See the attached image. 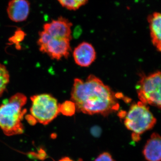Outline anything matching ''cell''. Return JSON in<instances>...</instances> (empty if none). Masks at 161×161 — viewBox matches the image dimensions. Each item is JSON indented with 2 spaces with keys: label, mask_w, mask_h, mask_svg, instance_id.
<instances>
[{
  "label": "cell",
  "mask_w": 161,
  "mask_h": 161,
  "mask_svg": "<svg viewBox=\"0 0 161 161\" xmlns=\"http://www.w3.org/2000/svg\"><path fill=\"white\" fill-rule=\"evenodd\" d=\"M71 95L78 112L103 116L118 111V99L124 97L122 94L113 92L94 75H89L86 80L75 78Z\"/></svg>",
  "instance_id": "6da1fadb"
},
{
  "label": "cell",
  "mask_w": 161,
  "mask_h": 161,
  "mask_svg": "<svg viewBox=\"0 0 161 161\" xmlns=\"http://www.w3.org/2000/svg\"><path fill=\"white\" fill-rule=\"evenodd\" d=\"M26 101L25 95L17 93L0 106V129L6 135H19L24 132L22 121L26 112L23 108Z\"/></svg>",
  "instance_id": "7a4b0ae2"
},
{
  "label": "cell",
  "mask_w": 161,
  "mask_h": 161,
  "mask_svg": "<svg viewBox=\"0 0 161 161\" xmlns=\"http://www.w3.org/2000/svg\"><path fill=\"white\" fill-rule=\"evenodd\" d=\"M124 124L132 132L133 140H139L141 134L152 129L156 123V119L147 105L138 102L130 107L129 112H125Z\"/></svg>",
  "instance_id": "3957f363"
},
{
  "label": "cell",
  "mask_w": 161,
  "mask_h": 161,
  "mask_svg": "<svg viewBox=\"0 0 161 161\" xmlns=\"http://www.w3.org/2000/svg\"><path fill=\"white\" fill-rule=\"evenodd\" d=\"M31 114L26 119L32 125L37 122L47 125L60 113L58 100L51 95L43 94L34 95L31 97Z\"/></svg>",
  "instance_id": "277c9868"
},
{
  "label": "cell",
  "mask_w": 161,
  "mask_h": 161,
  "mask_svg": "<svg viewBox=\"0 0 161 161\" xmlns=\"http://www.w3.org/2000/svg\"><path fill=\"white\" fill-rule=\"evenodd\" d=\"M141 102L161 109V72L142 75L136 86Z\"/></svg>",
  "instance_id": "5b68a950"
},
{
  "label": "cell",
  "mask_w": 161,
  "mask_h": 161,
  "mask_svg": "<svg viewBox=\"0 0 161 161\" xmlns=\"http://www.w3.org/2000/svg\"><path fill=\"white\" fill-rule=\"evenodd\" d=\"M70 41L52 37L46 32H40L38 44L40 50L53 59L59 60L69 56L71 49Z\"/></svg>",
  "instance_id": "8992f818"
},
{
  "label": "cell",
  "mask_w": 161,
  "mask_h": 161,
  "mask_svg": "<svg viewBox=\"0 0 161 161\" xmlns=\"http://www.w3.org/2000/svg\"><path fill=\"white\" fill-rule=\"evenodd\" d=\"M72 24L67 19L60 17L43 26L44 31L52 37L71 40Z\"/></svg>",
  "instance_id": "52a82bcc"
},
{
  "label": "cell",
  "mask_w": 161,
  "mask_h": 161,
  "mask_svg": "<svg viewBox=\"0 0 161 161\" xmlns=\"http://www.w3.org/2000/svg\"><path fill=\"white\" fill-rule=\"evenodd\" d=\"M73 57L76 64L87 67L95 61L96 53L94 47L87 42H82L74 50Z\"/></svg>",
  "instance_id": "ba28073f"
},
{
  "label": "cell",
  "mask_w": 161,
  "mask_h": 161,
  "mask_svg": "<svg viewBox=\"0 0 161 161\" xmlns=\"http://www.w3.org/2000/svg\"><path fill=\"white\" fill-rule=\"evenodd\" d=\"M30 5L27 0H11L7 7V14L10 20L21 22L28 18Z\"/></svg>",
  "instance_id": "9c48e42d"
},
{
  "label": "cell",
  "mask_w": 161,
  "mask_h": 161,
  "mask_svg": "<svg viewBox=\"0 0 161 161\" xmlns=\"http://www.w3.org/2000/svg\"><path fill=\"white\" fill-rule=\"evenodd\" d=\"M143 155L148 161H161V136L154 133L147 141L143 149Z\"/></svg>",
  "instance_id": "30bf717a"
},
{
  "label": "cell",
  "mask_w": 161,
  "mask_h": 161,
  "mask_svg": "<svg viewBox=\"0 0 161 161\" xmlns=\"http://www.w3.org/2000/svg\"><path fill=\"white\" fill-rule=\"evenodd\" d=\"M153 45L161 52V13H154L148 18Z\"/></svg>",
  "instance_id": "8fae6325"
},
{
  "label": "cell",
  "mask_w": 161,
  "mask_h": 161,
  "mask_svg": "<svg viewBox=\"0 0 161 161\" xmlns=\"http://www.w3.org/2000/svg\"><path fill=\"white\" fill-rule=\"evenodd\" d=\"M76 105L72 100L65 101L61 104H59V111L62 115L71 116L76 112Z\"/></svg>",
  "instance_id": "7c38bea8"
},
{
  "label": "cell",
  "mask_w": 161,
  "mask_h": 161,
  "mask_svg": "<svg viewBox=\"0 0 161 161\" xmlns=\"http://www.w3.org/2000/svg\"><path fill=\"white\" fill-rule=\"evenodd\" d=\"M9 80V72L6 67L0 63V96L6 90Z\"/></svg>",
  "instance_id": "4fadbf2b"
},
{
  "label": "cell",
  "mask_w": 161,
  "mask_h": 161,
  "mask_svg": "<svg viewBox=\"0 0 161 161\" xmlns=\"http://www.w3.org/2000/svg\"><path fill=\"white\" fill-rule=\"evenodd\" d=\"M88 0H58L61 6L69 10H76L86 4Z\"/></svg>",
  "instance_id": "5bb4252c"
},
{
  "label": "cell",
  "mask_w": 161,
  "mask_h": 161,
  "mask_svg": "<svg viewBox=\"0 0 161 161\" xmlns=\"http://www.w3.org/2000/svg\"><path fill=\"white\" fill-rule=\"evenodd\" d=\"M25 34L21 30L19 29L15 32L14 36L12 37L10 39V42L18 44L22 41L25 37Z\"/></svg>",
  "instance_id": "9a60e30c"
},
{
  "label": "cell",
  "mask_w": 161,
  "mask_h": 161,
  "mask_svg": "<svg viewBox=\"0 0 161 161\" xmlns=\"http://www.w3.org/2000/svg\"><path fill=\"white\" fill-rule=\"evenodd\" d=\"M94 161H114V160L109 153L103 152L99 154Z\"/></svg>",
  "instance_id": "2e32d148"
},
{
  "label": "cell",
  "mask_w": 161,
  "mask_h": 161,
  "mask_svg": "<svg viewBox=\"0 0 161 161\" xmlns=\"http://www.w3.org/2000/svg\"><path fill=\"white\" fill-rule=\"evenodd\" d=\"M59 161H74L72 159L69 157H64L63 158L60 159Z\"/></svg>",
  "instance_id": "e0dca14e"
}]
</instances>
